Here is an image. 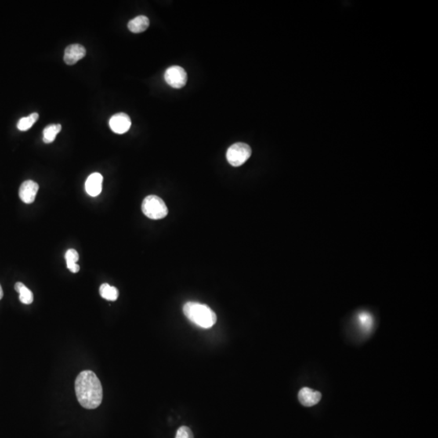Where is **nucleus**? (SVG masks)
<instances>
[{
    "label": "nucleus",
    "mask_w": 438,
    "mask_h": 438,
    "mask_svg": "<svg viewBox=\"0 0 438 438\" xmlns=\"http://www.w3.org/2000/svg\"><path fill=\"white\" fill-rule=\"evenodd\" d=\"M39 186L33 180H26L20 185L19 196L20 200L26 204H32L35 200Z\"/></svg>",
    "instance_id": "0eeeda50"
},
{
    "label": "nucleus",
    "mask_w": 438,
    "mask_h": 438,
    "mask_svg": "<svg viewBox=\"0 0 438 438\" xmlns=\"http://www.w3.org/2000/svg\"><path fill=\"white\" fill-rule=\"evenodd\" d=\"M183 310L185 316L191 322L201 328H211L216 323V314L207 305L197 302H188L183 306Z\"/></svg>",
    "instance_id": "f03ea898"
},
{
    "label": "nucleus",
    "mask_w": 438,
    "mask_h": 438,
    "mask_svg": "<svg viewBox=\"0 0 438 438\" xmlns=\"http://www.w3.org/2000/svg\"><path fill=\"white\" fill-rule=\"evenodd\" d=\"M150 26V20L146 16H138L128 22V28L134 34H140L146 31Z\"/></svg>",
    "instance_id": "9b49d317"
},
{
    "label": "nucleus",
    "mask_w": 438,
    "mask_h": 438,
    "mask_svg": "<svg viewBox=\"0 0 438 438\" xmlns=\"http://www.w3.org/2000/svg\"><path fill=\"white\" fill-rule=\"evenodd\" d=\"M15 290L20 294V302L25 305H30L34 301V295L22 283H16L15 284Z\"/></svg>",
    "instance_id": "ddd939ff"
},
{
    "label": "nucleus",
    "mask_w": 438,
    "mask_h": 438,
    "mask_svg": "<svg viewBox=\"0 0 438 438\" xmlns=\"http://www.w3.org/2000/svg\"><path fill=\"white\" fill-rule=\"evenodd\" d=\"M103 177L100 173L95 172L88 177L85 182V190L91 197H97L100 194L102 189Z\"/></svg>",
    "instance_id": "9d476101"
},
{
    "label": "nucleus",
    "mask_w": 438,
    "mask_h": 438,
    "mask_svg": "<svg viewBox=\"0 0 438 438\" xmlns=\"http://www.w3.org/2000/svg\"><path fill=\"white\" fill-rule=\"evenodd\" d=\"M38 118H39V116H38V113H33L30 116L23 117L18 122V129L20 130V131H23V132L27 131V130L31 128L32 126L34 125L37 122Z\"/></svg>",
    "instance_id": "dca6fc26"
},
{
    "label": "nucleus",
    "mask_w": 438,
    "mask_h": 438,
    "mask_svg": "<svg viewBox=\"0 0 438 438\" xmlns=\"http://www.w3.org/2000/svg\"><path fill=\"white\" fill-rule=\"evenodd\" d=\"M142 209L143 214L153 220L164 218L168 214V209L163 199L154 195H150L144 199Z\"/></svg>",
    "instance_id": "7ed1b4c3"
},
{
    "label": "nucleus",
    "mask_w": 438,
    "mask_h": 438,
    "mask_svg": "<svg viewBox=\"0 0 438 438\" xmlns=\"http://www.w3.org/2000/svg\"><path fill=\"white\" fill-rule=\"evenodd\" d=\"M3 297H4V291H3L2 287L0 285V299H2Z\"/></svg>",
    "instance_id": "6ab92c4d"
},
{
    "label": "nucleus",
    "mask_w": 438,
    "mask_h": 438,
    "mask_svg": "<svg viewBox=\"0 0 438 438\" xmlns=\"http://www.w3.org/2000/svg\"><path fill=\"white\" fill-rule=\"evenodd\" d=\"M85 55H86V50L82 45L73 44L68 45L65 50L63 59L67 64L73 65L85 57Z\"/></svg>",
    "instance_id": "6e6552de"
},
{
    "label": "nucleus",
    "mask_w": 438,
    "mask_h": 438,
    "mask_svg": "<svg viewBox=\"0 0 438 438\" xmlns=\"http://www.w3.org/2000/svg\"><path fill=\"white\" fill-rule=\"evenodd\" d=\"M359 320L363 330L370 331V330H371V326L373 325L371 315L367 313H361L359 315Z\"/></svg>",
    "instance_id": "f3484780"
},
{
    "label": "nucleus",
    "mask_w": 438,
    "mask_h": 438,
    "mask_svg": "<svg viewBox=\"0 0 438 438\" xmlns=\"http://www.w3.org/2000/svg\"><path fill=\"white\" fill-rule=\"evenodd\" d=\"M175 438H194V436L189 427L182 426L177 431Z\"/></svg>",
    "instance_id": "a211bd4d"
},
{
    "label": "nucleus",
    "mask_w": 438,
    "mask_h": 438,
    "mask_svg": "<svg viewBox=\"0 0 438 438\" xmlns=\"http://www.w3.org/2000/svg\"><path fill=\"white\" fill-rule=\"evenodd\" d=\"M65 260L67 262V269L72 273H77L80 270V266L77 265V262L79 260V254L75 249L67 250L65 254Z\"/></svg>",
    "instance_id": "f8f14e48"
},
{
    "label": "nucleus",
    "mask_w": 438,
    "mask_h": 438,
    "mask_svg": "<svg viewBox=\"0 0 438 438\" xmlns=\"http://www.w3.org/2000/svg\"><path fill=\"white\" fill-rule=\"evenodd\" d=\"M109 125L114 133L124 134L130 129L132 122L128 114L125 113H118L110 119Z\"/></svg>",
    "instance_id": "423d86ee"
},
{
    "label": "nucleus",
    "mask_w": 438,
    "mask_h": 438,
    "mask_svg": "<svg viewBox=\"0 0 438 438\" xmlns=\"http://www.w3.org/2000/svg\"><path fill=\"white\" fill-rule=\"evenodd\" d=\"M167 84L175 88H183L188 81L187 73L179 66H172L166 70L164 74Z\"/></svg>",
    "instance_id": "39448f33"
},
{
    "label": "nucleus",
    "mask_w": 438,
    "mask_h": 438,
    "mask_svg": "<svg viewBox=\"0 0 438 438\" xmlns=\"http://www.w3.org/2000/svg\"><path fill=\"white\" fill-rule=\"evenodd\" d=\"M61 129L62 126L60 124H51L47 126L43 130V142L47 144L53 142Z\"/></svg>",
    "instance_id": "2eb2a0df"
},
{
    "label": "nucleus",
    "mask_w": 438,
    "mask_h": 438,
    "mask_svg": "<svg viewBox=\"0 0 438 438\" xmlns=\"http://www.w3.org/2000/svg\"><path fill=\"white\" fill-rule=\"evenodd\" d=\"M298 399L301 404L305 407H313L320 402L321 394L319 391L313 390L310 388L304 387L298 394Z\"/></svg>",
    "instance_id": "1a4fd4ad"
},
{
    "label": "nucleus",
    "mask_w": 438,
    "mask_h": 438,
    "mask_svg": "<svg viewBox=\"0 0 438 438\" xmlns=\"http://www.w3.org/2000/svg\"><path fill=\"white\" fill-rule=\"evenodd\" d=\"M251 155L250 146L247 144L239 142L229 147L226 152V159L232 167H237L248 161Z\"/></svg>",
    "instance_id": "20e7f679"
},
{
    "label": "nucleus",
    "mask_w": 438,
    "mask_h": 438,
    "mask_svg": "<svg viewBox=\"0 0 438 438\" xmlns=\"http://www.w3.org/2000/svg\"><path fill=\"white\" fill-rule=\"evenodd\" d=\"M75 390L77 400L84 408L95 409L102 403V384L99 377L90 370L79 374L75 381Z\"/></svg>",
    "instance_id": "f257e3e1"
},
{
    "label": "nucleus",
    "mask_w": 438,
    "mask_h": 438,
    "mask_svg": "<svg viewBox=\"0 0 438 438\" xmlns=\"http://www.w3.org/2000/svg\"><path fill=\"white\" fill-rule=\"evenodd\" d=\"M99 293H100L101 296L106 301H116V299H118V289L114 287H111L107 283H103L102 285H101L100 288H99Z\"/></svg>",
    "instance_id": "4468645a"
}]
</instances>
